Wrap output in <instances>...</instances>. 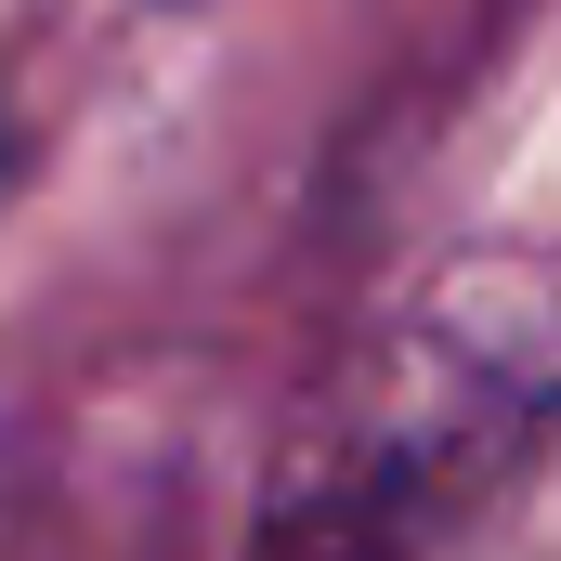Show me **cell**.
<instances>
[{
	"label": "cell",
	"instance_id": "cell-1",
	"mask_svg": "<svg viewBox=\"0 0 561 561\" xmlns=\"http://www.w3.org/2000/svg\"><path fill=\"white\" fill-rule=\"evenodd\" d=\"M13 170H26V131H13V118H0V183H13Z\"/></svg>",
	"mask_w": 561,
	"mask_h": 561
}]
</instances>
